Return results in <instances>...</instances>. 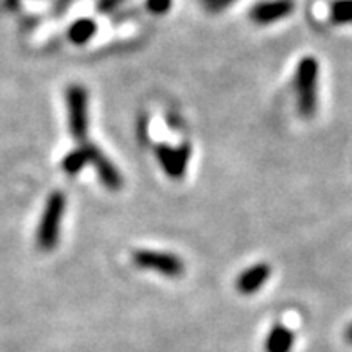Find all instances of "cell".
I'll return each instance as SVG.
<instances>
[{
  "mask_svg": "<svg viewBox=\"0 0 352 352\" xmlns=\"http://www.w3.org/2000/svg\"><path fill=\"white\" fill-rule=\"evenodd\" d=\"M297 107L302 117H313L318 104V61L313 56L302 58L295 72Z\"/></svg>",
  "mask_w": 352,
  "mask_h": 352,
  "instance_id": "1",
  "label": "cell"
},
{
  "mask_svg": "<svg viewBox=\"0 0 352 352\" xmlns=\"http://www.w3.org/2000/svg\"><path fill=\"white\" fill-rule=\"evenodd\" d=\"M65 205L67 199L61 190H54L47 198L45 209H43L42 219H40V227L36 230V245L40 250H54L58 241H60V228L63 214H65Z\"/></svg>",
  "mask_w": 352,
  "mask_h": 352,
  "instance_id": "2",
  "label": "cell"
},
{
  "mask_svg": "<svg viewBox=\"0 0 352 352\" xmlns=\"http://www.w3.org/2000/svg\"><path fill=\"white\" fill-rule=\"evenodd\" d=\"M69 107V130L79 144L87 142L88 133V94L83 87L72 85L67 88Z\"/></svg>",
  "mask_w": 352,
  "mask_h": 352,
  "instance_id": "3",
  "label": "cell"
},
{
  "mask_svg": "<svg viewBox=\"0 0 352 352\" xmlns=\"http://www.w3.org/2000/svg\"><path fill=\"white\" fill-rule=\"evenodd\" d=\"M131 259H133L135 266L142 270H153V272L166 275V277H180L186 272L184 261L178 255L166 254V252L135 250Z\"/></svg>",
  "mask_w": 352,
  "mask_h": 352,
  "instance_id": "4",
  "label": "cell"
},
{
  "mask_svg": "<svg viewBox=\"0 0 352 352\" xmlns=\"http://www.w3.org/2000/svg\"><path fill=\"white\" fill-rule=\"evenodd\" d=\"M155 155L158 158V164L162 166L164 173L173 180H182L186 176L187 164L190 158V146L182 144V146H167V144H157L155 146Z\"/></svg>",
  "mask_w": 352,
  "mask_h": 352,
  "instance_id": "5",
  "label": "cell"
},
{
  "mask_svg": "<svg viewBox=\"0 0 352 352\" xmlns=\"http://www.w3.org/2000/svg\"><path fill=\"white\" fill-rule=\"evenodd\" d=\"M272 275V268L266 263H257L245 270L236 280V289L241 295H254L255 292H259L264 283L268 280Z\"/></svg>",
  "mask_w": 352,
  "mask_h": 352,
  "instance_id": "6",
  "label": "cell"
},
{
  "mask_svg": "<svg viewBox=\"0 0 352 352\" xmlns=\"http://www.w3.org/2000/svg\"><path fill=\"white\" fill-rule=\"evenodd\" d=\"M293 11L292 0H272V2H261L252 10V20L257 23H274L284 19Z\"/></svg>",
  "mask_w": 352,
  "mask_h": 352,
  "instance_id": "7",
  "label": "cell"
},
{
  "mask_svg": "<svg viewBox=\"0 0 352 352\" xmlns=\"http://www.w3.org/2000/svg\"><path fill=\"white\" fill-rule=\"evenodd\" d=\"M96 149H98V146H94V144H81V146L76 148L74 151H70L69 155H65V158L61 160V169L70 176L78 175L87 164L92 162V157L94 153H96Z\"/></svg>",
  "mask_w": 352,
  "mask_h": 352,
  "instance_id": "8",
  "label": "cell"
},
{
  "mask_svg": "<svg viewBox=\"0 0 352 352\" xmlns=\"http://www.w3.org/2000/svg\"><path fill=\"white\" fill-rule=\"evenodd\" d=\"M92 164L99 173V178H101L102 186H107L108 189H121L122 186V178H121V173L117 171V167L108 160L104 155L101 153V149H96V153L92 157Z\"/></svg>",
  "mask_w": 352,
  "mask_h": 352,
  "instance_id": "9",
  "label": "cell"
},
{
  "mask_svg": "<svg viewBox=\"0 0 352 352\" xmlns=\"http://www.w3.org/2000/svg\"><path fill=\"white\" fill-rule=\"evenodd\" d=\"M295 343V334L286 325L277 324L272 327L264 340V352H292Z\"/></svg>",
  "mask_w": 352,
  "mask_h": 352,
  "instance_id": "10",
  "label": "cell"
},
{
  "mask_svg": "<svg viewBox=\"0 0 352 352\" xmlns=\"http://www.w3.org/2000/svg\"><path fill=\"white\" fill-rule=\"evenodd\" d=\"M96 31H98V25H96L94 20L90 19L78 20V22H74L72 25H70V31H69L70 42L76 43V45H83V43H87L88 40L96 34Z\"/></svg>",
  "mask_w": 352,
  "mask_h": 352,
  "instance_id": "11",
  "label": "cell"
},
{
  "mask_svg": "<svg viewBox=\"0 0 352 352\" xmlns=\"http://www.w3.org/2000/svg\"><path fill=\"white\" fill-rule=\"evenodd\" d=\"M331 20L340 25L352 23V0H334L331 6Z\"/></svg>",
  "mask_w": 352,
  "mask_h": 352,
  "instance_id": "12",
  "label": "cell"
},
{
  "mask_svg": "<svg viewBox=\"0 0 352 352\" xmlns=\"http://www.w3.org/2000/svg\"><path fill=\"white\" fill-rule=\"evenodd\" d=\"M146 8L155 14H164L171 10V0H146Z\"/></svg>",
  "mask_w": 352,
  "mask_h": 352,
  "instance_id": "13",
  "label": "cell"
},
{
  "mask_svg": "<svg viewBox=\"0 0 352 352\" xmlns=\"http://www.w3.org/2000/svg\"><path fill=\"white\" fill-rule=\"evenodd\" d=\"M119 2H122V0H102V2H101V11L113 10L116 6H119Z\"/></svg>",
  "mask_w": 352,
  "mask_h": 352,
  "instance_id": "14",
  "label": "cell"
},
{
  "mask_svg": "<svg viewBox=\"0 0 352 352\" xmlns=\"http://www.w3.org/2000/svg\"><path fill=\"white\" fill-rule=\"evenodd\" d=\"M232 0H212V8L214 10H221V8H225L227 4H230Z\"/></svg>",
  "mask_w": 352,
  "mask_h": 352,
  "instance_id": "15",
  "label": "cell"
},
{
  "mask_svg": "<svg viewBox=\"0 0 352 352\" xmlns=\"http://www.w3.org/2000/svg\"><path fill=\"white\" fill-rule=\"evenodd\" d=\"M345 340H347L349 343H352V324L349 325L347 331H345Z\"/></svg>",
  "mask_w": 352,
  "mask_h": 352,
  "instance_id": "16",
  "label": "cell"
}]
</instances>
